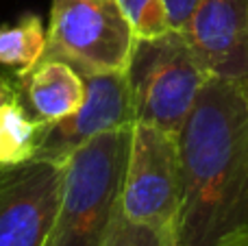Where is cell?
<instances>
[{
  "label": "cell",
  "mask_w": 248,
  "mask_h": 246,
  "mask_svg": "<svg viewBox=\"0 0 248 246\" xmlns=\"http://www.w3.org/2000/svg\"><path fill=\"white\" fill-rule=\"evenodd\" d=\"M46 124L31 116L20 98L0 107V168L20 166L35 159Z\"/></svg>",
  "instance_id": "obj_10"
},
{
  "label": "cell",
  "mask_w": 248,
  "mask_h": 246,
  "mask_svg": "<svg viewBox=\"0 0 248 246\" xmlns=\"http://www.w3.org/2000/svg\"><path fill=\"white\" fill-rule=\"evenodd\" d=\"M198 2H201V0H163L168 26L181 31L185 24H187L189 17H192V13H194V9L198 7Z\"/></svg>",
  "instance_id": "obj_14"
},
{
  "label": "cell",
  "mask_w": 248,
  "mask_h": 246,
  "mask_svg": "<svg viewBox=\"0 0 248 246\" xmlns=\"http://www.w3.org/2000/svg\"><path fill=\"white\" fill-rule=\"evenodd\" d=\"M137 31L118 0H52L46 55L78 72L128 68Z\"/></svg>",
  "instance_id": "obj_4"
},
{
  "label": "cell",
  "mask_w": 248,
  "mask_h": 246,
  "mask_svg": "<svg viewBox=\"0 0 248 246\" xmlns=\"http://www.w3.org/2000/svg\"><path fill=\"white\" fill-rule=\"evenodd\" d=\"M128 20L137 31V37H153L168 31V17L163 0H118Z\"/></svg>",
  "instance_id": "obj_13"
},
{
  "label": "cell",
  "mask_w": 248,
  "mask_h": 246,
  "mask_svg": "<svg viewBox=\"0 0 248 246\" xmlns=\"http://www.w3.org/2000/svg\"><path fill=\"white\" fill-rule=\"evenodd\" d=\"M103 246H176V240L172 227L135 222L118 209Z\"/></svg>",
  "instance_id": "obj_12"
},
{
  "label": "cell",
  "mask_w": 248,
  "mask_h": 246,
  "mask_svg": "<svg viewBox=\"0 0 248 246\" xmlns=\"http://www.w3.org/2000/svg\"><path fill=\"white\" fill-rule=\"evenodd\" d=\"M135 124H153L179 135L209 74L185 35L168 29L137 37L126 68Z\"/></svg>",
  "instance_id": "obj_3"
},
{
  "label": "cell",
  "mask_w": 248,
  "mask_h": 246,
  "mask_svg": "<svg viewBox=\"0 0 248 246\" xmlns=\"http://www.w3.org/2000/svg\"><path fill=\"white\" fill-rule=\"evenodd\" d=\"M181 205L176 246H222L248 233V94L209 77L176 135Z\"/></svg>",
  "instance_id": "obj_1"
},
{
  "label": "cell",
  "mask_w": 248,
  "mask_h": 246,
  "mask_svg": "<svg viewBox=\"0 0 248 246\" xmlns=\"http://www.w3.org/2000/svg\"><path fill=\"white\" fill-rule=\"evenodd\" d=\"M222 246H248V233L237 235V238L229 240V242H227V244H222Z\"/></svg>",
  "instance_id": "obj_16"
},
{
  "label": "cell",
  "mask_w": 248,
  "mask_h": 246,
  "mask_svg": "<svg viewBox=\"0 0 248 246\" xmlns=\"http://www.w3.org/2000/svg\"><path fill=\"white\" fill-rule=\"evenodd\" d=\"M17 98L31 116L44 124L72 116L85 100V81L74 65L61 59L44 57L39 63L16 74Z\"/></svg>",
  "instance_id": "obj_9"
},
{
  "label": "cell",
  "mask_w": 248,
  "mask_h": 246,
  "mask_svg": "<svg viewBox=\"0 0 248 246\" xmlns=\"http://www.w3.org/2000/svg\"><path fill=\"white\" fill-rule=\"evenodd\" d=\"M131 133L133 126L100 133L65 161L59 209L44 246H103L120 209Z\"/></svg>",
  "instance_id": "obj_2"
},
{
  "label": "cell",
  "mask_w": 248,
  "mask_h": 246,
  "mask_svg": "<svg viewBox=\"0 0 248 246\" xmlns=\"http://www.w3.org/2000/svg\"><path fill=\"white\" fill-rule=\"evenodd\" d=\"M181 205V159L176 135L153 124H133L120 209L126 218L174 227Z\"/></svg>",
  "instance_id": "obj_5"
},
{
  "label": "cell",
  "mask_w": 248,
  "mask_h": 246,
  "mask_svg": "<svg viewBox=\"0 0 248 246\" xmlns=\"http://www.w3.org/2000/svg\"><path fill=\"white\" fill-rule=\"evenodd\" d=\"M244 85V90H246V94H248V78H246V83H242Z\"/></svg>",
  "instance_id": "obj_17"
},
{
  "label": "cell",
  "mask_w": 248,
  "mask_h": 246,
  "mask_svg": "<svg viewBox=\"0 0 248 246\" xmlns=\"http://www.w3.org/2000/svg\"><path fill=\"white\" fill-rule=\"evenodd\" d=\"M181 33L209 77L246 83L248 0H201Z\"/></svg>",
  "instance_id": "obj_8"
},
{
  "label": "cell",
  "mask_w": 248,
  "mask_h": 246,
  "mask_svg": "<svg viewBox=\"0 0 248 246\" xmlns=\"http://www.w3.org/2000/svg\"><path fill=\"white\" fill-rule=\"evenodd\" d=\"M16 96H17L16 81H11V78L0 74V107H2L4 103H9V100H13Z\"/></svg>",
  "instance_id": "obj_15"
},
{
  "label": "cell",
  "mask_w": 248,
  "mask_h": 246,
  "mask_svg": "<svg viewBox=\"0 0 248 246\" xmlns=\"http://www.w3.org/2000/svg\"><path fill=\"white\" fill-rule=\"evenodd\" d=\"M85 100L72 116L46 124L35 159L65 164L92 138L135 124L131 85L122 72H81Z\"/></svg>",
  "instance_id": "obj_7"
},
{
  "label": "cell",
  "mask_w": 248,
  "mask_h": 246,
  "mask_svg": "<svg viewBox=\"0 0 248 246\" xmlns=\"http://www.w3.org/2000/svg\"><path fill=\"white\" fill-rule=\"evenodd\" d=\"M48 31L37 13H24L16 22L0 24V65L22 74L44 59Z\"/></svg>",
  "instance_id": "obj_11"
},
{
  "label": "cell",
  "mask_w": 248,
  "mask_h": 246,
  "mask_svg": "<svg viewBox=\"0 0 248 246\" xmlns=\"http://www.w3.org/2000/svg\"><path fill=\"white\" fill-rule=\"evenodd\" d=\"M65 164L0 168V246H44L57 218Z\"/></svg>",
  "instance_id": "obj_6"
}]
</instances>
